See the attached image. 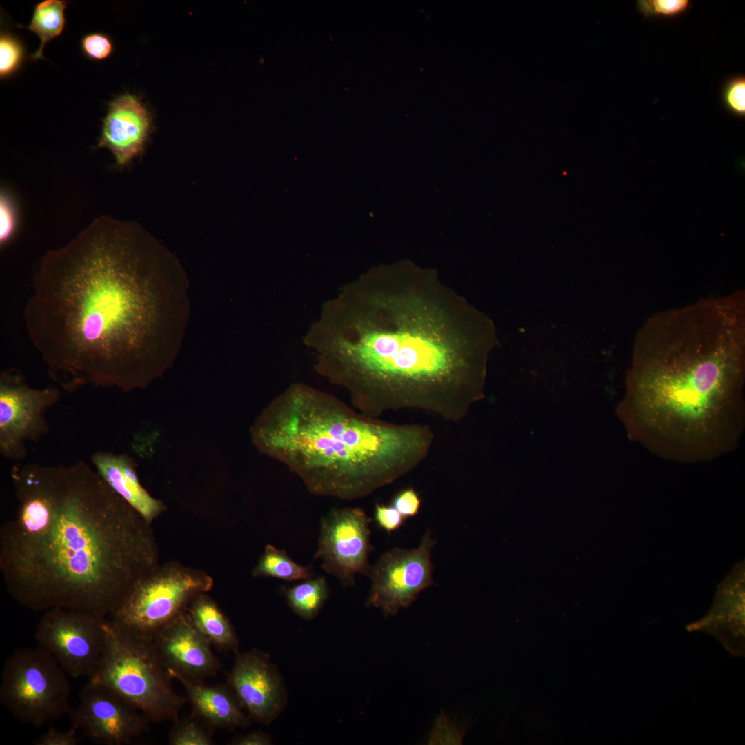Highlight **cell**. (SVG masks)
Wrapping results in <instances>:
<instances>
[{
  "mask_svg": "<svg viewBox=\"0 0 745 745\" xmlns=\"http://www.w3.org/2000/svg\"><path fill=\"white\" fill-rule=\"evenodd\" d=\"M182 269L143 227L103 215L47 252L23 311L50 378L67 391H130L162 375L185 310ZM175 346V345H174Z\"/></svg>",
  "mask_w": 745,
  "mask_h": 745,
  "instance_id": "cell-1",
  "label": "cell"
},
{
  "mask_svg": "<svg viewBox=\"0 0 745 745\" xmlns=\"http://www.w3.org/2000/svg\"><path fill=\"white\" fill-rule=\"evenodd\" d=\"M304 341L360 413L413 409L450 423L483 397L497 341L491 321L437 275L404 266L344 286Z\"/></svg>",
  "mask_w": 745,
  "mask_h": 745,
  "instance_id": "cell-2",
  "label": "cell"
},
{
  "mask_svg": "<svg viewBox=\"0 0 745 745\" xmlns=\"http://www.w3.org/2000/svg\"><path fill=\"white\" fill-rule=\"evenodd\" d=\"M17 511L0 530L6 589L35 612L108 617L159 564L151 524L83 461L12 467Z\"/></svg>",
  "mask_w": 745,
  "mask_h": 745,
  "instance_id": "cell-3",
  "label": "cell"
},
{
  "mask_svg": "<svg viewBox=\"0 0 745 745\" xmlns=\"http://www.w3.org/2000/svg\"><path fill=\"white\" fill-rule=\"evenodd\" d=\"M745 294L658 312L635 337L619 414L629 437L666 459L735 449L744 427Z\"/></svg>",
  "mask_w": 745,
  "mask_h": 745,
  "instance_id": "cell-4",
  "label": "cell"
},
{
  "mask_svg": "<svg viewBox=\"0 0 745 745\" xmlns=\"http://www.w3.org/2000/svg\"><path fill=\"white\" fill-rule=\"evenodd\" d=\"M260 453L284 464L310 493L352 500L419 466L435 434L429 425L366 416L328 393L297 382L251 426Z\"/></svg>",
  "mask_w": 745,
  "mask_h": 745,
  "instance_id": "cell-5",
  "label": "cell"
},
{
  "mask_svg": "<svg viewBox=\"0 0 745 745\" xmlns=\"http://www.w3.org/2000/svg\"><path fill=\"white\" fill-rule=\"evenodd\" d=\"M152 641L127 635L108 619L102 660L89 677L141 712L151 722L175 720L188 699L179 695Z\"/></svg>",
  "mask_w": 745,
  "mask_h": 745,
  "instance_id": "cell-6",
  "label": "cell"
},
{
  "mask_svg": "<svg viewBox=\"0 0 745 745\" xmlns=\"http://www.w3.org/2000/svg\"><path fill=\"white\" fill-rule=\"evenodd\" d=\"M212 586V577L200 570L175 562L159 564L133 586L108 618L120 631L151 642Z\"/></svg>",
  "mask_w": 745,
  "mask_h": 745,
  "instance_id": "cell-7",
  "label": "cell"
},
{
  "mask_svg": "<svg viewBox=\"0 0 745 745\" xmlns=\"http://www.w3.org/2000/svg\"><path fill=\"white\" fill-rule=\"evenodd\" d=\"M68 676L52 656L39 646L16 650L3 666L1 703L21 722L42 726L69 713Z\"/></svg>",
  "mask_w": 745,
  "mask_h": 745,
  "instance_id": "cell-8",
  "label": "cell"
},
{
  "mask_svg": "<svg viewBox=\"0 0 745 745\" xmlns=\"http://www.w3.org/2000/svg\"><path fill=\"white\" fill-rule=\"evenodd\" d=\"M108 624V617L97 614L52 608L43 612L35 640L68 675L90 677L103 657Z\"/></svg>",
  "mask_w": 745,
  "mask_h": 745,
  "instance_id": "cell-9",
  "label": "cell"
},
{
  "mask_svg": "<svg viewBox=\"0 0 745 745\" xmlns=\"http://www.w3.org/2000/svg\"><path fill=\"white\" fill-rule=\"evenodd\" d=\"M61 399L54 386L34 388L18 369L0 372V453L16 461L25 459L29 443L49 432L47 410Z\"/></svg>",
  "mask_w": 745,
  "mask_h": 745,
  "instance_id": "cell-10",
  "label": "cell"
},
{
  "mask_svg": "<svg viewBox=\"0 0 745 745\" xmlns=\"http://www.w3.org/2000/svg\"><path fill=\"white\" fill-rule=\"evenodd\" d=\"M435 542L427 530L417 548L384 552L370 567L372 585L366 605L380 608L386 617L395 615L412 604L423 590L435 585L430 559Z\"/></svg>",
  "mask_w": 745,
  "mask_h": 745,
  "instance_id": "cell-11",
  "label": "cell"
},
{
  "mask_svg": "<svg viewBox=\"0 0 745 745\" xmlns=\"http://www.w3.org/2000/svg\"><path fill=\"white\" fill-rule=\"evenodd\" d=\"M370 522L362 509L352 507L332 508L321 519L315 559L344 587L354 586L357 574L369 575Z\"/></svg>",
  "mask_w": 745,
  "mask_h": 745,
  "instance_id": "cell-12",
  "label": "cell"
},
{
  "mask_svg": "<svg viewBox=\"0 0 745 745\" xmlns=\"http://www.w3.org/2000/svg\"><path fill=\"white\" fill-rule=\"evenodd\" d=\"M73 726L97 744L121 745L148 729V718L108 688L88 680L68 713Z\"/></svg>",
  "mask_w": 745,
  "mask_h": 745,
  "instance_id": "cell-13",
  "label": "cell"
},
{
  "mask_svg": "<svg viewBox=\"0 0 745 745\" xmlns=\"http://www.w3.org/2000/svg\"><path fill=\"white\" fill-rule=\"evenodd\" d=\"M230 687L249 717L269 724L287 704L283 677L270 656L257 649L237 652L228 676Z\"/></svg>",
  "mask_w": 745,
  "mask_h": 745,
  "instance_id": "cell-14",
  "label": "cell"
},
{
  "mask_svg": "<svg viewBox=\"0 0 745 745\" xmlns=\"http://www.w3.org/2000/svg\"><path fill=\"white\" fill-rule=\"evenodd\" d=\"M152 643L168 671L203 680L214 677L220 668L211 644L193 626L186 613L158 633Z\"/></svg>",
  "mask_w": 745,
  "mask_h": 745,
  "instance_id": "cell-15",
  "label": "cell"
},
{
  "mask_svg": "<svg viewBox=\"0 0 745 745\" xmlns=\"http://www.w3.org/2000/svg\"><path fill=\"white\" fill-rule=\"evenodd\" d=\"M150 126L149 114L138 99L123 95L110 104L98 146L109 149L123 166L142 150Z\"/></svg>",
  "mask_w": 745,
  "mask_h": 745,
  "instance_id": "cell-16",
  "label": "cell"
},
{
  "mask_svg": "<svg viewBox=\"0 0 745 745\" xmlns=\"http://www.w3.org/2000/svg\"><path fill=\"white\" fill-rule=\"evenodd\" d=\"M91 462L108 486L149 524L166 510L164 504L153 497L139 479L135 460L126 454L97 451Z\"/></svg>",
  "mask_w": 745,
  "mask_h": 745,
  "instance_id": "cell-17",
  "label": "cell"
},
{
  "mask_svg": "<svg viewBox=\"0 0 745 745\" xmlns=\"http://www.w3.org/2000/svg\"><path fill=\"white\" fill-rule=\"evenodd\" d=\"M168 672L183 686L195 715L211 726L235 729L250 724V718L246 715L228 684L206 686L203 680Z\"/></svg>",
  "mask_w": 745,
  "mask_h": 745,
  "instance_id": "cell-18",
  "label": "cell"
},
{
  "mask_svg": "<svg viewBox=\"0 0 745 745\" xmlns=\"http://www.w3.org/2000/svg\"><path fill=\"white\" fill-rule=\"evenodd\" d=\"M717 638L735 655L744 653V587L726 584L719 589L711 612L693 624Z\"/></svg>",
  "mask_w": 745,
  "mask_h": 745,
  "instance_id": "cell-19",
  "label": "cell"
},
{
  "mask_svg": "<svg viewBox=\"0 0 745 745\" xmlns=\"http://www.w3.org/2000/svg\"><path fill=\"white\" fill-rule=\"evenodd\" d=\"M186 613L211 644L219 649L239 652V639L231 623L206 593L197 596Z\"/></svg>",
  "mask_w": 745,
  "mask_h": 745,
  "instance_id": "cell-20",
  "label": "cell"
},
{
  "mask_svg": "<svg viewBox=\"0 0 745 745\" xmlns=\"http://www.w3.org/2000/svg\"><path fill=\"white\" fill-rule=\"evenodd\" d=\"M329 587L322 576L309 578L285 588L284 593L292 610L302 619H313L329 597Z\"/></svg>",
  "mask_w": 745,
  "mask_h": 745,
  "instance_id": "cell-21",
  "label": "cell"
},
{
  "mask_svg": "<svg viewBox=\"0 0 745 745\" xmlns=\"http://www.w3.org/2000/svg\"><path fill=\"white\" fill-rule=\"evenodd\" d=\"M65 1L45 0L38 3L34 9L30 25L27 27L40 39L39 49L31 55L36 61L43 58V49L45 44L59 36L65 25Z\"/></svg>",
  "mask_w": 745,
  "mask_h": 745,
  "instance_id": "cell-22",
  "label": "cell"
},
{
  "mask_svg": "<svg viewBox=\"0 0 745 745\" xmlns=\"http://www.w3.org/2000/svg\"><path fill=\"white\" fill-rule=\"evenodd\" d=\"M255 577H272L284 581L305 580L312 577L309 567L301 566L271 544L264 548L252 573Z\"/></svg>",
  "mask_w": 745,
  "mask_h": 745,
  "instance_id": "cell-23",
  "label": "cell"
},
{
  "mask_svg": "<svg viewBox=\"0 0 745 745\" xmlns=\"http://www.w3.org/2000/svg\"><path fill=\"white\" fill-rule=\"evenodd\" d=\"M169 744L172 745H212L214 740L212 734L195 720L185 719L177 722L169 734Z\"/></svg>",
  "mask_w": 745,
  "mask_h": 745,
  "instance_id": "cell-24",
  "label": "cell"
},
{
  "mask_svg": "<svg viewBox=\"0 0 745 745\" xmlns=\"http://www.w3.org/2000/svg\"><path fill=\"white\" fill-rule=\"evenodd\" d=\"M690 6L691 1L689 0H639L637 1V9L646 18L676 17L686 12Z\"/></svg>",
  "mask_w": 745,
  "mask_h": 745,
  "instance_id": "cell-25",
  "label": "cell"
},
{
  "mask_svg": "<svg viewBox=\"0 0 745 745\" xmlns=\"http://www.w3.org/2000/svg\"><path fill=\"white\" fill-rule=\"evenodd\" d=\"M724 107L737 117L745 115V76L737 74L725 82L722 91Z\"/></svg>",
  "mask_w": 745,
  "mask_h": 745,
  "instance_id": "cell-26",
  "label": "cell"
},
{
  "mask_svg": "<svg viewBox=\"0 0 745 745\" xmlns=\"http://www.w3.org/2000/svg\"><path fill=\"white\" fill-rule=\"evenodd\" d=\"M21 56V48L14 39L1 35L0 40V74H10L18 65Z\"/></svg>",
  "mask_w": 745,
  "mask_h": 745,
  "instance_id": "cell-27",
  "label": "cell"
},
{
  "mask_svg": "<svg viewBox=\"0 0 745 745\" xmlns=\"http://www.w3.org/2000/svg\"><path fill=\"white\" fill-rule=\"evenodd\" d=\"M421 504V499L413 488H405L397 493L391 503L406 519L417 515Z\"/></svg>",
  "mask_w": 745,
  "mask_h": 745,
  "instance_id": "cell-28",
  "label": "cell"
},
{
  "mask_svg": "<svg viewBox=\"0 0 745 745\" xmlns=\"http://www.w3.org/2000/svg\"><path fill=\"white\" fill-rule=\"evenodd\" d=\"M374 519L378 526L388 533L398 530L406 520L392 505L380 504L375 505Z\"/></svg>",
  "mask_w": 745,
  "mask_h": 745,
  "instance_id": "cell-29",
  "label": "cell"
},
{
  "mask_svg": "<svg viewBox=\"0 0 745 745\" xmlns=\"http://www.w3.org/2000/svg\"><path fill=\"white\" fill-rule=\"evenodd\" d=\"M14 209L9 198L3 192L0 196V244L4 245L12 237L15 230Z\"/></svg>",
  "mask_w": 745,
  "mask_h": 745,
  "instance_id": "cell-30",
  "label": "cell"
},
{
  "mask_svg": "<svg viewBox=\"0 0 745 745\" xmlns=\"http://www.w3.org/2000/svg\"><path fill=\"white\" fill-rule=\"evenodd\" d=\"M77 729L72 726L67 731L50 728L41 735L35 742L36 745H77L81 737L77 734Z\"/></svg>",
  "mask_w": 745,
  "mask_h": 745,
  "instance_id": "cell-31",
  "label": "cell"
},
{
  "mask_svg": "<svg viewBox=\"0 0 745 745\" xmlns=\"http://www.w3.org/2000/svg\"><path fill=\"white\" fill-rule=\"evenodd\" d=\"M82 47L90 57L96 59H105L112 52V44L110 40L107 37L100 34H92L85 37L82 40Z\"/></svg>",
  "mask_w": 745,
  "mask_h": 745,
  "instance_id": "cell-32",
  "label": "cell"
},
{
  "mask_svg": "<svg viewBox=\"0 0 745 745\" xmlns=\"http://www.w3.org/2000/svg\"><path fill=\"white\" fill-rule=\"evenodd\" d=\"M272 744L271 737L267 733L255 731L235 738L230 743L234 745H270Z\"/></svg>",
  "mask_w": 745,
  "mask_h": 745,
  "instance_id": "cell-33",
  "label": "cell"
}]
</instances>
